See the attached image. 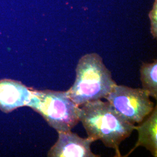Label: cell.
Wrapping results in <instances>:
<instances>
[{
  "instance_id": "6da1fadb",
  "label": "cell",
  "mask_w": 157,
  "mask_h": 157,
  "mask_svg": "<svg viewBox=\"0 0 157 157\" xmlns=\"http://www.w3.org/2000/svg\"><path fill=\"white\" fill-rule=\"evenodd\" d=\"M80 121L88 137L94 141H101L105 147L114 149L115 157H121L119 146L135 128L134 124L122 117L108 101L101 100L82 105Z\"/></svg>"
},
{
  "instance_id": "7a4b0ae2",
  "label": "cell",
  "mask_w": 157,
  "mask_h": 157,
  "mask_svg": "<svg viewBox=\"0 0 157 157\" xmlns=\"http://www.w3.org/2000/svg\"><path fill=\"white\" fill-rule=\"evenodd\" d=\"M116 84L101 56L96 53L87 54L79 59L75 82L67 93L80 107L90 101L105 98Z\"/></svg>"
},
{
  "instance_id": "3957f363",
  "label": "cell",
  "mask_w": 157,
  "mask_h": 157,
  "mask_svg": "<svg viewBox=\"0 0 157 157\" xmlns=\"http://www.w3.org/2000/svg\"><path fill=\"white\" fill-rule=\"evenodd\" d=\"M42 116L57 132L70 131L80 121V108L67 91L31 89L28 105Z\"/></svg>"
},
{
  "instance_id": "277c9868",
  "label": "cell",
  "mask_w": 157,
  "mask_h": 157,
  "mask_svg": "<svg viewBox=\"0 0 157 157\" xmlns=\"http://www.w3.org/2000/svg\"><path fill=\"white\" fill-rule=\"evenodd\" d=\"M148 92L115 84L105 97L113 109L130 124H140L153 111L154 104Z\"/></svg>"
},
{
  "instance_id": "5b68a950",
  "label": "cell",
  "mask_w": 157,
  "mask_h": 157,
  "mask_svg": "<svg viewBox=\"0 0 157 157\" xmlns=\"http://www.w3.org/2000/svg\"><path fill=\"white\" fill-rule=\"evenodd\" d=\"M58 138L47 156L51 157H98L91 151L94 142L91 138H82L70 131L58 132Z\"/></svg>"
},
{
  "instance_id": "8992f818",
  "label": "cell",
  "mask_w": 157,
  "mask_h": 157,
  "mask_svg": "<svg viewBox=\"0 0 157 157\" xmlns=\"http://www.w3.org/2000/svg\"><path fill=\"white\" fill-rule=\"evenodd\" d=\"M31 89L15 80H0V109L8 113L19 107L27 106Z\"/></svg>"
},
{
  "instance_id": "52a82bcc",
  "label": "cell",
  "mask_w": 157,
  "mask_h": 157,
  "mask_svg": "<svg viewBox=\"0 0 157 157\" xmlns=\"http://www.w3.org/2000/svg\"><path fill=\"white\" fill-rule=\"evenodd\" d=\"M135 129L138 132V139L135 147L124 157H128L139 147H144L157 157V107L155 105L151 113Z\"/></svg>"
},
{
  "instance_id": "ba28073f",
  "label": "cell",
  "mask_w": 157,
  "mask_h": 157,
  "mask_svg": "<svg viewBox=\"0 0 157 157\" xmlns=\"http://www.w3.org/2000/svg\"><path fill=\"white\" fill-rule=\"evenodd\" d=\"M157 62L143 63L140 69V80L143 89L150 96L157 99Z\"/></svg>"
}]
</instances>
